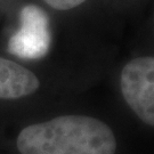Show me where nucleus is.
<instances>
[{"mask_svg": "<svg viewBox=\"0 0 154 154\" xmlns=\"http://www.w3.org/2000/svg\"><path fill=\"white\" fill-rule=\"evenodd\" d=\"M47 5L51 7L53 9L56 11H71L73 8H77L80 5H82L83 2H86V0H42Z\"/></svg>", "mask_w": 154, "mask_h": 154, "instance_id": "nucleus-5", "label": "nucleus"}, {"mask_svg": "<svg viewBox=\"0 0 154 154\" xmlns=\"http://www.w3.org/2000/svg\"><path fill=\"white\" fill-rule=\"evenodd\" d=\"M120 90L129 109L145 125L154 126V57L139 56L126 63Z\"/></svg>", "mask_w": 154, "mask_h": 154, "instance_id": "nucleus-2", "label": "nucleus"}, {"mask_svg": "<svg viewBox=\"0 0 154 154\" xmlns=\"http://www.w3.org/2000/svg\"><path fill=\"white\" fill-rule=\"evenodd\" d=\"M20 154H116V134L106 122L85 114H63L24 127Z\"/></svg>", "mask_w": 154, "mask_h": 154, "instance_id": "nucleus-1", "label": "nucleus"}, {"mask_svg": "<svg viewBox=\"0 0 154 154\" xmlns=\"http://www.w3.org/2000/svg\"><path fill=\"white\" fill-rule=\"evenodd\" d=\"M38 75L17 62L0 56V100H18L40 89Z\"/></svg>", "mask_w": 154, "mask_h": 154, "instance_id": "nucleus-4", "label": "nucleus"}, {"mask_svg": "<svg viewBox=\"0 0 154 154\" xmlns=\"http://www.w3.org/2000/svg\"><path fill=\"white\" fill-rule=\"evenodd\" d=\"M49 47V18L46 11L35 5L25 6L21 11V26L9 40V51L22 58L39 60Z\"/></svg>", "mask_w": 154, "mask_h": 154, "instance_id": "nucleus-3", "label": "nucleus"}]
</instances>
